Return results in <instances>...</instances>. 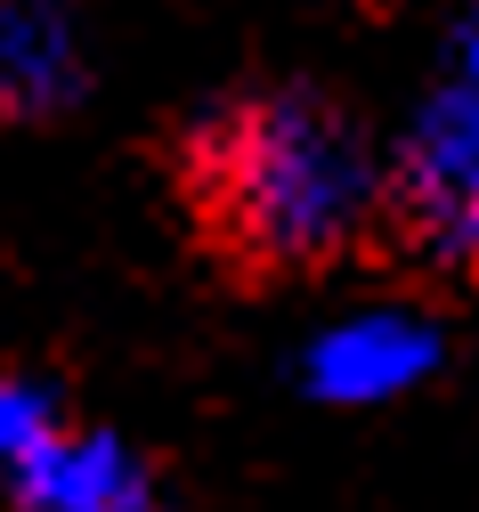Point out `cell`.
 <instances>
[{
    "label": "cell",
    "instance_id": "1",
    "mask_svg": "<svg viewBox=\"0 0 479 512\" xmlns=\"http://www.w3.org/2000/svg\"><path fill=\"white\" fill-rule=\"evenodd\" d=\"M187 187L203 236L244 269H317L350 252L382 212V171L358 122L317 90H268L220 106L187 139Z\"/></svg>",
    "mask_w": 479,
    "mask_h": 512
},
{
    "label": "cell",
    "instance_id": "2",
    "mask_svg": "<svg viewBox=\"0 0 479 512\" xmlns=\"http://www.w3.org/2000/svg\"><path fill=\"white\" fill-rule=\"evenodd\" d=\"M382 212L431 269H479V90L471 82L423 106V122L406 131L382 179Z\"/></svg>",
    "mask_w": 479,
    "mask_h": 512
},
{
    "label": "cell",
    "instance_id": "3",
    "mask_svg": "<svg viewBox=\"0 0 479 512\" xmlns=\"http://www.w3.org/2000/svg\"><path fill=\"white\" fill-rule=\"evenodd\" d=\"M17 512H163L155 472L130 456L114 431H74V423H49L25 456L0 464Z\"/></svg>",
    "mask_w": 479,
    "mask_h": 512
},
{
    "label": "cell",
    "instance_id": "4",
    "mask_svg": "<svg viewBox=\"0 0 479 512\" xmlns=\"http://www.w3.org/2000/svg\"><path fill=\"white\" fill-rule=\"evenodd\" d=\"M431 358H439V342H431L423 317H358V326L317 342L309 382L325 399H390L415 374H431Z\"/></svg>",
    "mask_w": 479,
    "mask_h": 512
},
{
    "label": "cell",
    "instance_id": "5",
    "mask_svg": "<svg viewBox=\"0 0 479 512\" xmlns=\"http://www.w3.org/2000/svg\"><path fill=\"white\" fill-rule=\"evenodd\" d=\"M74 90V33L57 9H9L0 17V106L9 114H49Z\"/></svg>",
    "mask_w": 479,
    "mask_h": 512
},
{
    "label": "cell",
    "instance_id": "6",
    "mask_svg": "<svg viewBox=\"0 0 479 512\" xmlns=\"http://www.w3.org/2000/svg\"><path fill=\"white\" fill-rule=\"evenodd\" d=\"M49 423H57V399L41 391V382H17V374L0 382V464L25 456V447H33Z\"/></svg>",
    "mask_w": 479,
    "mask_h": 512
},
{
    "label": "cell",
    "instance_id": "7",
    "mask_svg": "<svg viewBox=\"0 0 479 512\" xmlns=\"http://www.w3.org/2000/svg\"><path fill=\"white\" fill-rule=\"evenodd\" d=\"M463 66H471V90H479V25L463 33Z\"/></svg>",
    "mask_w": 479,
    "mask_h": 512
}]
</instances>
